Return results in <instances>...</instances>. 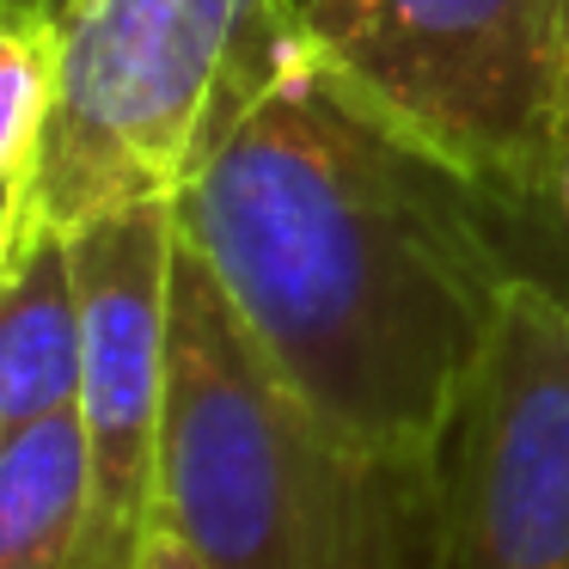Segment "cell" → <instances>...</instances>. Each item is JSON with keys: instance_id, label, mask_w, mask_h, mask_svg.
I'll list each match as a JSON object with an SVG mask.
<instances>
[{"instance_id": "obj_1", "label": "cell", "mask_w": 569, "mask_h": 569, "mask_svg": "<svg viewBox=\"0 0 569 569\" xmlns=\"http://www.w3.org/2000/svg\"><path fill=\"white\" fill-rule=\"evenodd\" d=\"M276 373L356 441L441 453L515 263L490 197L349 99L288 19L172 197Z\"/></svg>"}, {"instance_id": "obj_2", "label": "cell", "mask_w": 569, "mask_h": 569, "mask_svg": "<svg viewBox=\"0 0 569 569\" xmlns=\"http://www.w3.org/2000/svg\"><path fill=\"white\" fill-rule=\"evenodd\" d=\"M160 527L209 569H447V478L325 422L178 239Z\"/></svg>"}, {"instance_id": "obj_3", "label": "cell", "mask_w": 569, "mask_h": 569, "mask_svg": "<svg viewBox=\"0 0 569 569\" xmlns=\"http://www.w3.org/2000/svg\"><path fill=\"white\" fill-rule=\"evenodd\" d=\"M325 74L502 214L557 209L563 0H295Z\"/></svg>"}, {"instance_id": "obj_4", "label": "cell", "mask_w": 569, "mask_h": 569, "mask_svg": "<svg viewBox=\"0 0 569 569\" xmlns=\"http://www.w3.org/2000/svg\"><path fill=\"white\" fill-rule=\"evenodd\" d=\"M295 0H62V80L31 214L62 233L178 197Z\"/></svg>"}, {"instance_id": "obj_5", "label": "cell", "mask_w": 569, "mask_h": 569, "mask_svg": "<svg viewBox=\"0 0 569 569\" xmlns=\"http://www.w3.org/2000/svg\"><path fill=\"white\" fill-rule=\"evenodd\" d=\"M447 569H569V288L515 276L441 441Z\"/></svg>"}, {"instance_id": "obj_6", "label": "cell", "mask_w": 569, "mask_h": 569, "mask_svg": "<svg viewBox=\"0 0 569 569\" xmlns=\"http://www.w3.org/2000/svg\"><path fill=\"white\" fill-rule=\"evenodd\" d=\"M80 282V435H87V539L80 569H136L160 527V429L172 356V197L99 214L68 233Z\"/></svg>"}, {"instance_id": "obj_7", "label": "cell", "mask_w": 569, "mask_h": 569, "mask_svg": "<svg viewBox=\"0 0 569 569\" xmlns=\"http://www.w3.org/2000/svg\"><path fill=\"white\" fill-rule=\"evenodd\" d=\"M80 282L68 233L31 214L0 276V441L80 405Z\"/></svg>"}, {"instance_id": "obj_8", "label": "cell", "mask_w": 569, "mask_h": 569, "mask_svg": "<svg viewBox=\"0 0 569 569\" xmlns=\"http://www.w3.org/2000/svg\"><path fill=\"white\" fill-rule=\"evenodd\" d=\"M87 435L80 405L0 441V569H80Z\"/></svg>"}, {"instance_id": "obj_9", "label": "cell", "mask_w": 569, "mask_h": 569, "mask_svg": "<svg viewBox=\"0 0 569 569\" xmlns=\"http://www.w3.org/2000/svg\"><path fill=\"white\" fill-rule=\"evenodd\" d=\"M62 80V13L50 0H0V178L38 166Z\"/></svg>"}, {"instance_id": "obj_10", "label": "cell", "mask_w": 569, "mask_h": 569, "mask_svg": "<svg viewBox=\"0 0 569 569\" xmlns=\"http://www.w3.org/2000/svg\"><path fill=\"white\" fill-rule=\"evenodd\" d=\"M26 221H31V166H19V172L0 178V276L13 263V246L26 233Z\"/></svg>"}, {"instance_id": "obj_11", "label": "cell", "mask_w": 569, "mask_h": 569, "mask_svg": "<svg viewBox=\"0 0 569 569\" xmlns=\"http://www.w3.org/2000/svg\"><path fill=\"white\" fill-rule=\"evenodd\" d=\"M136 569H209V563H202L172 527H153L148 545H141V557H136Z\"/></svg>"}, {"instance_id": "obj_12", "label": "cell", "mask_w": 569, "mask_h": 569, "mask_svg": "<svg viewBox=\"0 0 569 569\" xmlns=\"http://www.w3.org/2000/svg\"><path fill=\"white\" fill-rule=\"evenodd\" d=\"M557 221L569 227V136H563V172H557Z\"/></svg>"}, {"instance_id": "obj_13", "label": "cell", "mask_w": 569, "mask_h": 569, "mask_svg": "<svg viewBox=\"0 0 569 569\" xmlns=\"http://www.w3.org/2000/svg\"><path fill=\"white\" fill-rule=\"evenodd\" d=\"M50 7H56V13H62V0H50Z\"/></svg>"}, {"instance_id": "obj_14", "label": "cell", "mask_w": 569, "mask_h": 569, "mask_svg": "<svg viewBox=\"0 0 569 569\" xmlns=\"http://www.w3.org/2000/svg\"><path fill=\"white\" fill-rule=\"evenodd\" d=\"M563 7H569V0H563ZM563 136H569V123H563Z\"/></svg>"}]
</instances>
